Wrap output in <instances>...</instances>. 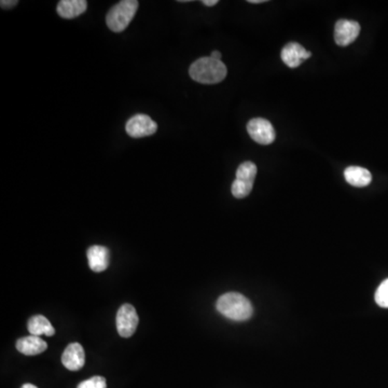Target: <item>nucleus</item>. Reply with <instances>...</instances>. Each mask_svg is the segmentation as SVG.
<instances>
[{
	"instance_id": "20e7f679",
	"label": "nucleus",
	"mask_w": 388,
	"mask_h": 388,
	"mask_svg": "<svg viewBox=\"0 0 388 388\" xmlns=\"http://www.w3.org/2000/svg\"><path fill=\"white\" fill-rule=\"evenodd\" d=\"M247 132L255 142L270 145L275 140V129L270 121L264 118H254L247 124Z\"/></svg>"
},
{
	"instance_id": "a211bd4d",
	"label": "nucleus",
	"mask_w": 388,
	"mask_h": 388,
	"mask_svg": "<svg viewBox=\"0 0 388 388\" xmlns=\"http://www.w3.org/2000/svg\"><path fill=\"white\" fill-rule=\"evenodd\" d=\"M77 388H107V383L103 376H93L81 382Z\"/></svg>"
},
{
	"instance_id": "ddd939ff",
	"label": "nucleus",
	"mask_w": 388,
	"mask_h": 388,
	"mask_svg": "<svg viewBox=\"0 0 388 388\" xmlns=\"http://www.w3.org/2000/svg\"><path fill=\"white\" fill-rule=\"evenodd\" d=\"M344 177L347 183H349L351 186L357 187V188L369 186L372 181L371 173L368 169L359 167V166L347 167L344 171Z\"/></svg>"
},
{
	"instance_id": "1a4fd4ad",
	"label": "nucleus",
	"mask_w": 388,
	"mask_h": 388,
	"mask_svg": "<svg viewBox=\"0 0 388 388\" xmlns=\"http://www.w3.org/2000/svg\"><path fill=\"white\" fill-rule=\"evenodd\" d=\"M86 355L84 349L79 343H71L62 355V364L71 371H78L84 366Z\"/></svg>"
},
{
	"instance_id": "2eb2a0df",
	"label": "nucleus",
	"mask_w": 388,
	"mask_h": 388,
	"mask_svg": "<svg viewBox=\"0 0 388 388\" xmlns=\"http://www.w3.org/2000/svg\"><path fill=\"white\" fill-rule=\"evenodd\" d=\"M257 175L256 164L250 161L244 162L239 166L237 171V178L239 181H246V183H254Z\"/></svg>"
},
{
	"instance_id": "7ed1b4c3",
	"label": "nucleus",
	"mask_w": 388,
	"mask_h": 388,
	"mask_svg": "<svg viewBox=\"0 0 388 388\" xmlns=\"http://www.w3.org/2000/svg\"><path fill=\"white\" fill-rule=\"evenodd\" d=\"M136 0H123L110 9L106 17V24L110 30L121 33L125 30L129 23L132 22L138 9Z\"/></svg>"
},
{
	"instance_id": "f257e3e1",
	"label": "nucleus",
	"mask_w": 388,
	"mask_h": 388,
	"mask_svg": "<svg viewBox=\"0 0 388 388\" xmlns=\"http://www.w3.org/2000/svg\"><path fill=\"white\" fill-rule=\"evenodd\" d=\"M216 306L220 314L234 322H245L254 314L252 303L241 293H225L218 299Z\"/></svg>"
},
{
	"instance_id": "dca6fc26",
	"label": "nucleus",
	"mask_w": 388,
	"mask_h": 388,
	"mask_svg": "<svg viewBox=\"0 0 388 388\" xmlns=\"http://www.w3.org/2000/svg\"><path fill=\"white\" fill-rule=\"evenodd\" d=\"M252 187H254V183H246V181L235 179V181H233L231 191H232V194L234 198H244L250 194Z\"/></svg>"
},
{
	"instance_id": "412c9836",
	"label": "nucleus",
	"mask_w": 388,
	"mask_h": 388,
	"mask_svg": "<svg viewBox=\"0 0 388 388\" xmlns=\"http://www.w3.org/2000/svg\"><path fill=\"white\" fill-rule=\"evenodd\" d=\"M221 53L219 51H212V54H210V57L214 59H217V61H221Z\"/></svg>"
},
{
	"instance_id": "f03ea898",
	"label": "nucleus",
	"mask_w": 388,
	"mask_h": 388,
	"mask_svg": "<svg viewBox=\"0 0 388 388\" xmlns=\"http://www.w3.org/2000/svg\"><path fill=\"white\" fill-rule=\"evenodd\" d=\"M227 67L221 61L210 57H201L189 69L191 79L202 84H216L225 80Z\"/></svg>"
},
{
	"instance_id": "6ab92c4d",
	"label": "nucleus",
	"mask_w": 388,
	"mask_h": 388,
	"mask_svg": "<svg viewBox=\"0 0 388 388\" xmlns=\"http://www.w3.org/2000/svg\"><path fill=\"white\" fill-rule=\"evenodd\" d=\"M17 3H19V1H17V0H1L0 1V6L3 9H12Z\"/></svg>"
},
{
	"instance_id": "f3484780",
	"label": "nucleus",
	"mask_w": 388,
	"mask_h": 388,
	"mask_svg": "<svg viewBox=\"0 0 388 388\" xmlns=\"http://www.w3.org/2000/svg\"><path fill=\"white\" fill-rule=\"evenodd\" d=\"M376 302L381 308H388V279L376 289Z\"/></svg>"
},
{
	"instance_id": "aec40b11",
	"label": "nucleus",
	"mask_w": 388,
	"mask_h": 388,
	"mask_svg": "<svg viewBox=\"0 0 388 388\" xmlns=\"http://www.w3.org/2000/svg\"><path fill=\"white\" fill-rule=\"evenodd\" d=\"M202 3L206 7H214L217 5L218 0H203Z\"/></svg>"
},
{
	"instance_id": "9b49d317",
	"label": "nucleus",
	"mask_w": 388,
	"mask_h": 388,
	"mask_svg": "<svg viewBox=\"0 0 388 388\" xmlns=\"http://www.w3.org/2000/svg\"><path fill=\"white\" fill-rule=\"evenodd\" d=\"M48 349L47 342L36 335L21 338L17 341V349L26 356H35L44 353Z\"/></svg>"
},
{
	"instance_id": "6e6552de",
	"label": "nucleus",
	"mask_w": 388,
	"mask_h": 388,
	"mask_svg": "<svg viewBox=\"0 0 388 388\" xmlns=\"http://www.w3.org/2000/svg\"><path fill=\"white\" fill-rule=\"evenodd\" d=\"M311 57H312V53L306 51L301 44H297V42L286 44L281 53V61L289 68H297L303 62L310 59Z\"/></svg>"
},
{
	"instance_id": "5701e85b",
	"label": "nucleus",
	"mask_w": 388,
	"mask_h": 388,
	"mask_svg": "<svg viewBox=\"0 0 388 388\" xmlns=\"http://www.w3.org/2000/svg\"><path fill=\"white\" fill-rule=\"evenodd\" d=\"M21 388H38L37 386L33 385V384L27 383L24 384Z\"/></svg>"
},
{
	"instance_id": "39448f33",
	"label": "nucleus",
	"mask_w": 388,
	"mask_h": 388,
	"mask_svg": "<svg viewBox=\"0 0 388 388\" xmlns=\"http://www.w3.org/2000/svg\"><path fill=\"white\" fill-rule=\"evenodd\" d=\"M116 322H117L118 332L121 337H132L138 326V315L134 306L131 304H123L118 311Z\"/></svg>"
},
{
	"instance_id": "f8f14e48",
	"label": "nucleus",
	"mask_w": 388,
	"mask_h": 388,
	"mask_svg": "<svg viewBox=\"0 0 388 388\" xmlns=\"http://www.w3.org/2000/svg\"><path fill=\"white\" fill-rule=\"evenodd\" d=\"M88 3L86 0H62L57 5V13L63 19H75L86 12Z\"/></svg>"
},
{
	"instance_id": "0eeeda50",
	"label": "nucleus",
	"mask_w": 388,
	"mask_h": 388,
	"mask_svg": "<svg viewBox=\"0 0 388 388\" xmlns=\"http://www.w3.org/2000/svg\"><path fill=\"white\" fill-rule=\"evenodd\" d=\"M360 34V25L356 21L339 20L335 26V41L340 47H347Z\"/></svg>"
},
{
	"instance_id": "423d86ee",
	"label": "nucleus",
	"mask_w": 388,
	"mask_h": 388,
	"mask_svg": "<svg viewBox=\"0 0 388 388\" xmlns=\"http://www.w3.org/2000/svg\"><path fill=\"white\" fill-rule=\"evenodd\" d=\"M127 134L134 138L140 137L151 136L158 129V124L154 120L147 115H136L127 121Z\"/></svg>"
},
{
	"instance_id": "9d476101",
	"label": "nucleus",
	"mask_w": 388,
	"mask_h": 388,
	"mask_svg": "<svg viewBox=\"0 0 388 388\" xmlns=\"http://www.w3.org/2000/svg\"><path fill=\"white\" fill-rule=\"evenodd\" d=\"M89 266L92 271L100 273L107 270L109 266V250L106 247L94 245L88 249L86 252Z\"/></svg>"
},
{
	"instance_id": "4be33fe9",
	"label": "nucleus",
	"mask_w": 388,
	"mask_h": 388,
	"mask_svg": "<svg viewBox=\"0 0 388 388\" xmlns=\"http://www.w3.org/2000/svg\"><path fill=\"white\" fill-rule=\"evenodd\" d=\"M266 0H248L249 3H264Z\"/></svg>"
},
{
	"instance_id": "4468645a",
	"label": "nucleus",
	"mask_w": 388,
	"mask_h": 388,
	"mask_svg": "<svg viewBox=\"0 0 388 388\" xmlns=\"http://www.w3.org/2000/svg\"><path fill=\"white\" fill-rule=\"evenodd\" d=\"M27 329L30 331V335H36V337H40L42 335L52 337L55 333V330L52 327L51 322L44 315L33 316L28 320Z\"/></svg>"
}]
</instances>
